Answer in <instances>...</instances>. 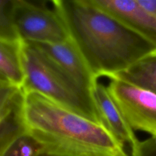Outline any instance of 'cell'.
I'll return each mask as SVG.
<instances>
[{
  "instance_id": "obj_1",
  "label": "cell",
  "mask_w": 156,
  "mask_h": 156,
  "mask_svg": "<svg viewBox=\"0 0 156 156\" xmlns=\"http://www.w3.org/2000/svg\"><path fill=\"white\" fill-rule=\"evenodd\" d=\"M53 2L97 79H111L156 48L90 0Z\"/></svg>"
},
{
  "instance_id": "obj_2",
  "label": "cell",
  "mask_w": 156,
  "mask_h": 156,
  "mask_svg": "<svg viewBox=\"0 0 156 156\" xmlns=\"http://www.w3.org/2000/svg\"><path fill=\"white\" fill-rule=\"evenodd\" d=\"M21 118L25 133L39 145L41 152L69 156H129L124 145L103 125L34 91H23Z\"/></svg>"
},
{
  "instance_id": "obj_3",
  "label": "cell",
  "mask_w": 156,
  "mask_h": 156,
  "mask_svg": "<svg viewBox=\"0 0 156 156\" xmlns=\"http://www.w3.org/2000/svg\"><path fill=\"white\" fill-rule=\"evenodd\" d=\"M22 62L23 91H34L101 123L92 94L82 89L37 47L22 41Z\"/></svg>"
},
{
  "instance_id": "obj_4",
  "label": "cell",
  "mask_w": 156,
  "mask_h": 156,
  "mask_svg": "<svg viewBox=\"0 0 156 156\" xmlns=\"http://www.w3.org/2000/svg\"><path fill=\"white\" fill-rule=\"evenodd\" d=\"M12 18L17 34L23 42L52 44L71 38L53 0H14Z\"/></svg>"
},
{
  "instance_id": "obj_5",
  "label": "cell",
  "mask_w": 156,
  "mask_h": 156,
  "mask_svg": "<svg viewBox=\"0 0 156 156\" xmlns=\"http://www.w3.org/2000/svg\"><path fill=\"white\" fill-rule=\"evenodd\" d=\"M108 89L129 126L156 138V94L116 78Z\"/></svg>"
},
{
  "instance_id": "obj_6",
  "label": "cell",
  "mask_w": 156,
  "mask_h": 156,
  "mask_svg": "<svg viewBox=\"0 0 156 156\" xmlns=\"http://www.w3.org/2000/svg\"><path fill=\"white\" fill-rule=\"evenodd\" d=\"M30 44L48 56L82 89L92 94V90L98 79L93 74L85 57L72 38L59 44Z\"/></svg>"
},
{
  "instance_id": "obj_7",
  "label": "cell",
  "mask_w": 156,
  "mask_h": 156,
  "mask_svg": "<svg viewBox=\"0 0 156 156\" xmlns=\"http://www.w3.org/2000/svg\"><path fill=\"white\" fill-rule=\"evenodd\" d=\"M156 47V18L138 0H90Z\"/></svg>"
},
{
  "instance_id": "obj_8",
  "label": "cell",
  "mask_w": 156,
  "mask_h": 156,
  "mask_svg": "<svg viewBox=\"0 0 156 156\" xmlns=\"http://www.w3.org/2000/svg\"><path fill=\"white\" fill-rule=\"evenodd\" d=\"M92 97L98 113L100 123L110 133L124 145L131 146L138 141L135 131L129 126L105 86L98 81L92 90Z\"/></svg>"
},
{
  "instance_id": "obj_9",
  "label": "cell",
  "mask_w": 156,
  "mask_h": 156,
  "mask_svg": "<svg viewBox=\"0 0 156 156\" xmlns=\"http://www.w3.org/2000/svg\"><path fill=\"white\" fill-rule=\"evenodd\" d=\"M0 78L22 88L24 81L22 41L0 39Z\"/></svg>"
},
{
  "instance_id": "obj_10",
  "label": "cell",
  "mask_w": 156,
  "mask_h": 156,
  "mask_svg": "<svg viewBox=\"0 0 156 156\" xmlns=\"http://www.w3.org/2000/svg\"><path fill=\"white\" fill-rule=\"evenodd\" d=\"M114 78L156 94V48L111 79Z\"/></svg>"
},
{
  "instance_id": "obj_11",
  "label": "cell",
  "mask_w": 156,
  "mask_h": 156,
  "mask_svg": "<svg viewBox=\"0 0 156 156\" xmlns=\"http://www.w3.org/2000/svg\"><path fill=\"white\" fill-rule=\"evenodd\" d=\"M21 102L22 98L0 121V156L18 136L25 133L21 118Z\"/></svg>"
},
{
  "instance_id": "obj_12",
  "label": "cell",
  "mask_w": 156,
  "mask_h": 156,
  "mask_svg": "<svg viewBox=\"0 0 156 156\" xmlns=\"http://www.w3.org/2000/svg\"><path fill=\"white\" fill-rule=\"evenodd\" d=\"M13 4L14 0H0V39L21 41L14 26Z\"/></svg>"
},
{
  "instance_id": "obj_13",
  "label": "cell",
  "mask_w": 156,
  "mask_h": 156,
  "mask_svg": "<svg viewBox=\"0 0 156 156\" xmlns=\"http://www.w3.org/2000/svg\"><path fill=\"white\" fill-rule=\"evenodd\" d=\"M40 151L39 145L24 133L9 146L2 156H37Z\"/></svg>"
},
{
  "instance_id": "obj_14",
  "label": "cell",
  "mask_w": 156,
  "mask_h": 156,
  "mask_svg": "<svg viewBox=\"0 0 156 156\" xmlns=\"http://www.w3.org/2000/svg\"><path fill=\"white\" fill-rule=\"evenodd\" d=\"M23 91L19 87L6 82L0 86V121L22 98Z\"/></svg>"
},
{
  "instance_id": "obj_15",
  "label": "cell",
  "mask_w": 156,
  "mask_h": 156,
  "mask_svg": "<svg viewBox=\"0 0 156 156\" xmlns=\"http://www.w3.org/2000/svg\"><path fill=\"white\" fill-rule=\"evenodd\" d=\"M130 156H156V138L152 137L138 140L130 146Z\"/></svg>"
},
{
  "instance_id": "obj_16",
  "label": "cell",
  "mask_w": 156,
  "mask_h": 156,
  "mask_svg": "<svg viewBox=\"0 0 156 156\" xmlns=\"http://www.w3.org/2000/svg\"><path fill=\"white\" fill-rule=\"evenodd\" d=\"M140 4L145 9L156 18V0H138Z\"/></svg>"
},
{
  "instance_id": "obj_17",
  "label": "cell",
  "mask_w": 156,
  "mask_h": 156,
  "mask_svg": "<svg viewBox=\"0 0 156 156\" xmlns=\"http://www.w3.org/2000/svg\"><path fill=\"white\" fill-rule=\"evenodd\" d=\"M37 156H69V155H58V154H53V153H47V152H41L40 151L39 153Z\"/></svg>"
},
{
  "instance_id": "obj_18",
  "label": "cell",
  "mask_w": 156,
  "mask_h": 156,
  "mask_svg": "<svg viewBox=\"0 0 156 156\" xmlns=\"http://www.w3.org/2000/svg\"><path fill=\"white\" fill-rule=\"evenodd\" d=\"M6 82H5V81H4L3 79H2L1 78H0V86H1L2 85H3V84L6 83Z\"/></svg>"
}]
</instances>
